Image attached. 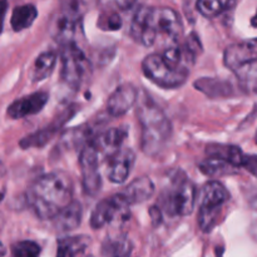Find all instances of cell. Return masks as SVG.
Segmentation results:
<instances>
[{
	"label": "cell",
	"instance_id": "6da1fadb",
	"mask_svg": "<svg viewBox=\"0 0 257 257\" xmlns=\"http://www.w3.org/2000/svg\"><path fill=\"white\" fill-rule=\"evenodd\" d=\"M131 35L146 47H152L162 38L168 47L178 43L182 35V24L177 13L171 8L141 7L132 19Z\"/></svg>",
	"mask_w": 257,
	"mask_h": 257
},
{
	"label": "cell",
	"instance_id": "7a4b0ae2",
	"mask_svg": "<svg viewBox=\"0 0 257 257\" xmlns=\"http://www.w3.org/2000/svg\"><path fill=\"white\" fill-rule=\"evenodd\" d=\"M72 201L73 182L69 175L62 171L42 176L28 191V205L42 220H52Z\"/></svg>",
	"mask_w": 257,
	"mask_h": 257
},
{
	"label": "cell",
	"instance_id": "3957f363",
	"mask_svg": "<svg viewBox=\"0 0 257 257\" xmlns=\"http://www.w3.org/2000/svg\"><path fill=\"white\" fill-rule=\"evenodd\" d=\"M137 115L142 127L141 147L143 153L147 156L158 155L172 133L170 119L162 108L145 92L138 94Z\"/></svg>",
	"mask_w": 257,
	"mask_h": 257
},
{
	"label": "cell",
	"instance_id": "277c9868",
	"mask_svg": "<svg viewBox=\"0 0 257 257\" xmlns=\"http://www.w3.org/2000/svg\"><path fill=\"white\" fill-rule=\"evenodd\" d=\"M230 200V193L218 181L206 183L201 193V206L198 212V225L203 232H210L217 222L220 208Z\"/></svg>",
	"mask_w": 257,
	"mask_h": 257
},
{
	"label": "cell",
	"instance_id": "5b68a950",
	"mask_svg": "<svg viewBox=\"0 0 257 257\" xmlns=\"http://www.w3.org/2000/svg\"><path fill=\"white\" fill-rule=\"evenodd\" d=\"M90 62L74 42L62 45V79L70 88L78 89L90 75Z\"/></svg>",
	"mask_w": 257,
	"mask_h": 257
},
{
	"label": "cell",
	"instance_id": "8992f818",
	"mask_svg": "<svg viewBox=\"0 0 257 257\" xmlns=\"http://www.w3.org/2000/svg\"><path fill=\"white\" fill-rule=\"evenodd\" d=\"M142 70L146 78L166 89L181 87L185 84L188 77V72L171 67L161 54H151L146 57L142 62Z\"/></svg>",
	"mask_w": 257,
	"mask_h": 257
},
{
	"label": "cell",
	"instance_id": "52a82bcc",
	"mask_svg": "<svg viewBox=\"0 0 257 257\" xmlns=\"http://www.w3.org/2000/svg\"><path fill=\"white\" fill-rule=\"evenodd\" d=\"M130 206L122 193L102 200L93 210L90 216V226L93 230H98L110 223L125 222L131 215Z\"/></svg>",
	"mask_w": 257,
	"mask_h": 257
},
{
	"label": "cell",
	"instance_id": "ba28073f",
	"mask_svg": "<svg viewBox=\"0 0 257 257\" xmlns=\"http://www.w3.org/2000/svg\"><path fill=\"white\" fill-rule=\"evenodd\" d=\"M197 201V188L186 176L177 177L166 197V207L171 215H191Z\"/></svg>",
	"mask_w": 257,
	"mask_h": 257
},
{
	"label": "cell",
	"instance_id": "9c48e42d",
	"mask_svg": "<svg viewBox=\"0 0 257 257\" xmlns=\"http://www.w3.org/2000/svg\"><path fill=\"white\" fill-rule=\"evenodd\" d=\"M100 157L94 143L90 140L80 148L79 165L82 170L83 190L87 195L95 196L99 193L102 187V178L99 173Z\"/></svg>",
	"mask_w": 257,
	"mask_h": 257
},
{
	"label": "cell",
	"instance_id": "30bf717a",
	"mask_svg": "<svg viewBox=\"0 0 257 257\" xmlns=\"http://www.w3.org/2000/svg\"><path fill=\"white\" fill-rule=\"evenodd\" d=\"M257 62V38L230 45L223 54V63L228 69L236 70Z\"/></svg>",
	"mask_w": 257,
	"mask_h": 257
},
{
	"label": "cell",
	"instance_id": "8fae6325",
	"mask_svg": "<svg viewBox=\"0 0 257 257\" xmlns=\"http://www.w3.org/2000/svg\"><path fill=\"white\" fill-rule=\"evenodd\" d=\"M136 155L132 150L122 148L107 158V177L113 183H123L130 177L135 166Z\"/></svg>",
	"mask_w": 257,
	"mask_h": 257
},
{
	"label": "cell",
	"instance_id": "7c38bea8",
	"mask_svg": "<svg viewBox=\"0 0 257 257\" xmlns=\"http://www.w3.org/2000/svg\"><path fill=\"white\" fill-rule=\"evenodd\" d=\"M138 90L132 84H123L109 95L107 110L113 117H122L137 103Z\"/></svg>",
	"mask_w": 257,
	"mask_h": 257
},
{
	"label": "cell",
	"instance_id": "4fadbf2b",
	"mask_svg": "<svg viewBox=\"0 0 257 257\" xmlns=\"http://www.w3.org/2000/svg\"><path fill=\"white\" fill-rule=\"evenodd\" d=\"M48 99H49V95L45 92L33 93V94L13 102L8 108L7 113L13 119L29 117V115L37 114L38 112H40L47 104Z\"/></svg>",
	"mask_w": 257,
	"mask_h": 257
},
{
	"label": "cell",
	"instance_id": "5bb4252c",
	"mask_svg": "<svg viewBox=\"0 0 257 257\" xmlns=\"http://www.w3.org/2000/svg\"><path fill=\"white\" fill-rule=\"evenodd\" d=\"M83 208L77 201H72L52 218L53 226L59 232H69L75 230L82 222Z\"/></svg>",
	"mask_w": 257,
	"mask_h": 257
},
{
	"label": "cell",
	"instance_id": "9a60e30c",
	"mask_svg": "<svg viewBox=\"0 0 257 257\" xmlns=\"http://www.w3.org/2000/svg\"><path fill=\"white\" fill-rule=\"evenodd\" d=\"M127 137V132L122 128H112L105 131L102 135L93 137L92 141L98 151L99 157H104L107 160L110 155L122 147L123 141Z\"/></svg>",
	"mask_w": 257,
	"mask_h": 257
},
{
	"label": "cell",
	"instance_id": "2e32d148",
	"mask_svg": "<svg viewBox=\"0 0 257 257\" xmlns=\"http://www.w3.org/2000/svg\"><path fill=\"white\" fill-rule=\"evenodd\" d=\"M155 193V185L148 177H140L133 180L127 187L123 190V197L130 205L142 203L151 198Z\"/></svg>",
	"mask_w": 257,
	"mask_h": 257
},
{
	"label": "cell",
	"instance_id": "e0dca14e",
	"mask_svg": "<svg viewBox=\"0 0 257 257\" xmlns=\"http://www.w3.org/2000/svg\"><path fill=\"white\" fill-rule=\"evenodd\" d=\"M90 245H92V241L85 235L60 237L57 241V255L59 257H73L83 255V253L87 252Z\"/></svg>",
	"mask_w": 257,
	"mask_h": 257
},
{
	"label": "cell",
	"instance_id": "ac0fdd59",
	"mask_svg": "<svg viewBox=\"0 0 257 257\" xmlns=\"http://www.w3.org/2000/svg\"><path fill=\"white\" fill-rule=\"evenodd\" d=\"M78 23L79 22H75L59 12V14L53 19L49 32L55 42L59 43L60 45L67 44V43L73 42V35L77 30Z\"/></svg>",
	"mask_w": 257,
	"mask_h": 257
},
{
	"label": "cell",
	"instance_id": "d6986e66",
	"mask_svg": "<svg viewBox=\"0 0 257 257\" xmlns=\"http://www.w3.org/2000/svg\"><path fill=\"white\" fill-rule=\"evenodd\" d=\"M69 113L63 115V118H59V120H57L55 123H52L50 125H47L44 130H40L38 132L33 133V135L27 136L23 141H20V146L22 148H32V147H43L45 143L49 142L53 137H54L55 133L59 131L60 125H63V123L67 119H69Z\"/></svg>",
	"mask_w": 257,
	"mask_h": 257
},
{
	"label": "cell",
	"instance_id": "ffe728a7",
	"mask_svg": "<svg viewBox=\"0 0 257 257\" xmlns=\"http://www.w3.org/2000/svg\"><path fill=\"white\" fill-rule=\"evenodd\" d=\"M98 3L99 0H59L60 13L75 22H80Z\"/></svg>",
	"mask_w": 257,
	"mask_h": 257
},
{
	"label": "cell",
	"instance_id": "44dd1931",
	"mask_svg": "<svg viewBox=\"0 0 257 257\" xmlns=\"http://www.w3.org/2000/svg\"><path fill=\"white\" fill-rule=\"evenodd\" d=\"M200 170L203 175L208 177H221V176L233 175L237 172L236 166L231 165L230 162L225 160H221L217 157H207L205 161L200 163Z\"/></svg>",
	"mask_w": 257,
	"mask_h": 257
},
{
	"label": "cell",
	"instance_id": "7402d4cb",
	"mask_svg": "<svg viewBox=\"0 0 257 257\" xmlns=\"http://www.w3.org/2000/svg\"><path fill=\"white\" fill-rule=\"evenodd\" d=\"M206 153L208 157H217L230 162L236 167H241V162L243 158V152L237 146L227 145H208L206 148Z\"/></svg>",
	"mask_w": 257,
	"mask_h": 257
},
{
	"label": "cell",
	"instance_id": "603a6c76",
	"mask_svg": "<svg viewBox=\"0 0 257 257\" xmlns=\"http://www.w3.org/2000/svg\"><path fill=\"white\" fill-rule=\"evenodd\" d=\"M38 17V10L34 5L25 4L17 7L12 14L10 24L14 32H22L28 29L33 23L35 22Z\"/></svg>",
	"mask_w": 257,
	"mask_h": 257
},
{
	"label": "cell",
	"instance_id": "cb8c5ba5",
	"mask_svg": "<svg viewBox=\"0 0 257 257\" xmlns=\"http://www.w3.org/2000/svg\"><path fill=\"white\" fill-rule=\"evenodd\" d=\"M132 253V243L124 235H110L102 245L103 256H128Z\"/></svg>",
	"mask_w": 257,
	"mask_h": 257
},
{
	"label": "cell",
	"instance_id": "d4e9b609",
	"mask_svg": "<svg viewBox=\"0 0 257 257\" xmlns=\"http://www.w3.org/2000/svg\"><path fill=\"white\" fill-rule=\"evenodd\" d=\"M55 63H57V54L54 52L42 53L35 59L34 65H33V80L42 82V80L47 79L54 70Z\"/></svg>",
	"mask_w": 257,
	"mask_h": 257
},
{
	"label": "cell",
	"instance_id": "484cf974",
	"mask_svg": "<svg viewBox=\"0 0 257 257\" xmlns=\"http://www.w3.org/2000/svg\"><path fill=\"white\" fill-rule=\"evenodd\" d=\"M225 9L222 0H197V10L206 18L218 17Z\"/></svg>",
	"mask_w": 257,
	"mask_h": 257
},
{
	"label": "cell",
	"instance_id": "4316f807",
	"mask_svg": "<svg viewBox=\"0 0 257 257\" xmlns=\"http://www.w3.org/2000/svg\"><path fill=\"white\" fill-rule=\"evenodd\" d=\"M12 252L17 257H37L40 253V246L34 241H20L13 245Z\"/></svg>",
	"mask_w": 257,
	"mask_h": 257
},
{
	"label": "cell",
	"instance_id": "83f0119b",
	"mask_svg": "<svg viewBox=\"0 0 257 257\" xmlns=\"http://www.w3.org/2000/svg\"><path fill=\"white\" fill-rule=\"evenodd\" d=\"M98 25L103 30H117L122 27V19L114 10L105 9V13L102 14L99 22H98Z\"/></svg>",
	"mask_w": 257,
	"mask_h": 257
},
{
	"label": "cell",
	"instance_id": "f1b7e54d",
	"mask_svg": "<svg viewBox=\"0 0 257 257\" xmlns=\"http://www.w3.org/2000/svg\"><path fill=\"white\" fill-rule=\"evenodd\" d=\"M99 3L105 9H117L120 12H127L135 7L137 0H99Z\"/></svg>",
	"mask_w": 257,
	"mask_h": 257
},
{
	"label": "cell",
	"instance_id": "f546056e",
	"mask_svg": "<svg viewBox=\"0 0 257 257\" xmlns=\"http://www.w3.org/2000/svg\"><path fill=\"white\" fill-rule=\"evenodd\" d=\"M241 167L247 170L251 175L257 177V156L256 155H243L242 162H241Z\"/></svg>",
	"mask_w": 257,
	"mask_h": 257
},
{
	"label": "cell",
	"instance_id": "4dcf8cb0",
	"mask_svg": "<svg viewBox=\"0 0 257 257\" xmlns=\"http://www.w3.org/2000/svg\"><path fill=\"white\" fill-rule=\"evenodd\" d=\"M7 8H8L7 2L0 3V33H2L3 30V24H4V17H5V13H7Z\"/></svg>",
	"mask_w": 257,
	"mask_h": 257
},
{
	"label": "cell",
	"instance_id": "1f68e13d",
	"mask_svg": "<svg viewBox=\"0 0 257 257\" xmlns=\"http://www.w3.org/2000/svg\"><path fill=\"white\" fill-rule=\"evenodd\" d=\"M251 25H252L253 28H257V10H256V14L253 15L252 19H251Z\"/></svg>",
	"mask_w": 257,
	"mask_h": 257
},
{
	"label": "cell",
	"instance_id": "d6a6232c",
	"mask_svg": "<svg viewBox=\"0 0 257 257\" xmlns=\"http://www.w3.org/2000/svg\"><path fill=\"white\" fill-rule=\"evenodd\" d=\"M7 253V250H5V246L3 245V242L0 241V256H4Z\"/></svg>",
	"mask_w": 257,
	"mask_h": 257
},
{
	"label": "cell",
	"instance_id": "836d02e7",
	"mask_svg": "<svg viewBox=\"0 0 257 257\" xmlns=\"http://www.w3.org/2000/svg\"><path fill=\"white\" fill-rule=\"evenodd\" d=\"M253 236H255V238L257 240V221L253 223Z\"/></svg>",
	"mask_w": 257,
	"mask_h": 257
},
{
	"label": "cell",
	"instance_id": "e575fe53",
	"mask_svg": "<svg viewBox=\"0 0 257 257\" xmlns=\"http://www.w3.org/2000/svg\"><path fill=\"white\" fill-rule=\"evenodd\" d=\"M255 141H256V143H257V132H256V137H255Z\"/></svg>",
	"mask_w": 257,
	"mask_h": 257
},
{
	"label": "cell",
	"instance_id": "d590c367",
	"mask_svg": "<svg viewBox=\"0 0 257 257\" xmlns=\"http://www.w3.org/2000/svg\"><path fill=\"white\" fill-rule=\"evenodd\" d=\"M4 2H7V0H0V3H4Z\"/></svg>",
	"mask_w": 257,
	"mask_h": 257
},
{
	"label": "cell",
	"instance_id": "8d00e7d4",
	"mask_svg": "<svg viewBox=\"0 0 257 257\" xmlns=\"http://www.w3.org/2000/svg\"><path fill=\"white\" fill-rule=\"evenodd\" d=\"M255 206H256V208H257V201L255 202Z\"/></svg>",
	"mask_w": 257,
	"mask_h": 257
}]
</instances>
